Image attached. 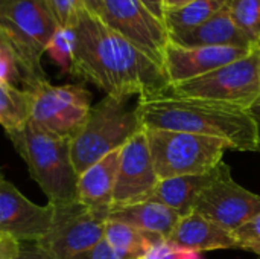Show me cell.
<instances>
[{
  "label": "cell",
  "mask_w": 260,
  "mask_h": 259,
  "mask_svg": "<svg viewBox=\"0 0 260 259\" xmlns=\"http://www.w3.org/2000/svg\"><path fill=\"white\" fill-rule=\"evenodd\" d=\"M75 37L70 76L96 85L105 96L120 101L137 96L139 101H145L171 90L160 64L87 8L75 27Z\"/></svg>",
  "instance_id": "obj_1"
},
{
  "label": "cell",
  "mask_w": 260,
  "mask_h": 259,
  "mask_svg": "<svg viewBox=\"0 0 260 259\" xmlns=\"http://www.w3.org/2000/svg\"><path fill=\"white\" fill-rule=\"evenodd\" d=\"M137 114L143 128L169 130L219 137L232 151L257 153L256 127L248 111L225 102L181 98L171 92L137 101Z\"/></svg>",
  "instance_id": "obj_2"
},
{
  "label": "cell",
  "mask_w": 260,
  "mask_h": 259,
  "mask_svg": "<svg viewBox=\"0 0 260 259\" xmlns=\"http://www.w3.org/2000/svg\"><path fill=\"white\" fill-rule=\"evenodd\" d=\"M5 134L26 163L32 180L46 194L47 203L76 198L78 172L72 162L70 139L44 133L29 122Z\"/></svg>",
  "instance_id": "obj_3"
},
{
  "label": "cell",
  "mask_w": 260,
  "mask_h": 259,
  "mask_svg": "<svg viewBox=\"0 0 260 259\" xmlns=\"http://www.w3.org/2000/svg\"><path fill=\"white\" fill-rule=\"evenodd\" d=\"M56 29L43 0H0V32L15 52L26 89L49 81L41 60Z\"/></svg>",
  "instance_id": "obj_4"
},
{
  "label": "cell",
  "mask_w": 260,
  "mask_h": 259,
  "mask_svg": "<svg viewBox=\"0 0 260 259\" xmlns=\"http://www.w3.org/2000/svg\"><path fill=\"white\" fill-rule=\"evenodd\" d=\"M142 128L136 107L128 108L126 101L105 96L91 105L84 125L70 139L72 162L78 176L110 153L120 150Z\"/></svg>",
  "instance_id": "obj_5"
},
{
  "label": "cell",
  "mask_w": 260,
  "mask_h": 259,
  "mask_svg": "<svg viewBox=\"0 0 260 259\" xmlns=\"http://www.w3.org/2000/svg\"><path fill=\"white\" fill-rule=\"evenodd\" d=\"M158 180L207 174L221 162L230 143L193 133L143 128Z\"/></svg>",
  "instance_id": "obj_6"
},
{
  "label": "cell",
  "mask_w": 260,
  "mask_h": 259,
  "mask_svg": "<svg viewBox=\"0 0 260 259\" xmlns=\"http://www.w3.org/2000/svg\"><path fill=\"white\" fill-rule=\"evenodd\" d=\"M30 92L29 124L64 139H72L84 125L91 110V92L81 84H38Z\"/></svg>",
  "instance_id": "obj_7"
},
{
  "label": "cell",
  "mask_w": 260,
  "mask_h": 259,
  "mask_svg": "<svg viewBox=\"0 0 260 259\" xmlns=\"http://www.w3.org/2000/svg\"><path fill=\"white\" fill-rule=\"evenodd\" d=\"M169 92L181 98L218 101L248 110L260 95L257 47L241 60L195 79L172 85Z\"/></svg>",
  "instance_id": "obj_8"
},
{
  "label": "cell",
  "mask_w": 260,
  "mask_h": 259,
  "mask_svg": "<svg viewBox=\"0 0 260 259\" xmlns=\"http://www.w3.org/2000/svg\"><path fill=\"white\" fill-rule=\"evenodd\" d=\"M52 206V223L38 243L53 259H70L93 247L105 237L107 221L96 217L78 198Z\"/></svg>",
  "instance_id": "obj_9"
},
{
  "label": "cell",
  "mask_w": 260,
  "mask_h": 259,
  "mask_svg": "<svg viewBox=\"0 0 260 259\" xmlns=\"http://www.w3.org/2000/svg\"><path fill=\"white\" fill-rule=\"evenodd\" d=\"M193 211L235 234L260 214V195L235 182L230 166L221 162L213 180L198 195Z\"/></svg>",
  "instance_id": "obj_10"
},
{
  "label": "cell",
  "mask_w": 260,
  "mask_h": 259,
  "mask_svg": "<svg viewBox=\"0 0 260 259\" xmlns=\"http://www.w3.org/2000/svg\"><path fill=\"white\" fill-rule=\"evenodd\" d=\"M98 15L108 27L163 67L165 49L171 41L169 31L165 21L140 0H101Z\"/></svg>",
  "instance_id": "obj_11"
},
{
  "label": "cell",
  "mask_w": 260,
  "mask_h": 259,
  "mask_svg": "<svg viewBox=\"0 0 260 259\" xmlns=\"http://www.w3.org/2000/svg\"><path fill=\"white\" fill-rule=\"evenodd\" d=\"M158 182L149 154L146 134L142 128L122 147L113 195V209L149 202Z\"/></svg>",
  "instance_id": "obj_12"
},
{
  "label": "cell",
  "mask_w": 260,
  "mask_h": 259,
  "mask_svg": "<svg viewBox=\"0 0 260 259\" xmlns=\"http://www.w3.org/2000/svg\"><path fill=\"white\" fill-rule=\"evenodd\" d=\"M52 206L30 202L0 172V234L20 243H40L52 223Z\"/></svg>",
  "instance_id": "obj_13"
},
{
  "label": "cell",
  "mask_w": 260,
  "mask_h": 259,
  "mask_svg": "<svg viewBox=\"0 0 260 259\" xmlns=\"http://www.w3.org/2000/svg\"><path fill=\"white\" fill-rule=\"evenodd\" d=\"M253 49L229 46H180L174 41L165 49L163 70L172 85L203 76L218 67L247 56Z\"/></svg>",
  "instance_id": "obj_14"
},
{
  "label": "cell",
  "mask_w": 260,
  "mask_h": 259,
  "mask_svg": "<svg viewBox=\"0 0 260 259\" xmlns=\"http://www.w3.org/2000/svg\"><path fill=\"white\" fill-rule=\"evenodd\" d=\"M120 150H116L78 176L76 198L96 217L108 221L113 211V195L120 162Z\"/></svg>",
  "instance_id": "obj_15"
},
{
  "label": "cell",
  "mask_w": 260,
  "mask_h": 259,
  "mask_svg": "<svg viewBox=\"0 0 260 259\" xmlns=\"http://www.w3.org/2000/svg\"><path fill=\"white\" fill-rule=\"evenodd\" d=\"M166 241L175 247L197 253L239 249L235 234L225 231L195 211L180 218L178 224Z\"/></svg>",
  "instance_id": "obj_16"
},
{
  "label": "cell",
  "mask_w": 260,
  "mask_h": 259,
  "mask_svg": "<svg viewBox=\"0 0 260 259\" xmlns=\"http://www.w3.org/2000/svg\"><path fill=\"white\" fill-rule=\"evenodd\" d=\"M171 41L187 47H195V46H229V47H242V49L256 47L251 43V40L233 21L229 11V5L224 6L219 12H216L203 24L187 32L172 35Z\"/></svg>",
  "instance_id": "obj_17"
},
{
  "label": "cell",
  "mask_w": 260,
  "mask_h": 259,
  "mask_svg": "<svg viewBox=\"0 0 260 259\" xmlns=\"http://www.w3.org/2000/svg\"><path fill=\"white\" fill-rule=\"evenodd\" d=\"M181 215L157 202H143L131 206L113 209L108 220L120 221L142 232L157 235L165 241L171 237Z\"/></svg>",
  "instance_id": "obj_18"
},
{
  "label": "cell",
  "mask_w": 260,
  "mask_h": 259,
  "mask_svg": "<svg viewBox=\"0 0 260 259\" xmlns=\"http://www.w3.org/2000/svg\"><path fill=\"white\" fill-rule=\"evenodd\" d=\"M216 168L207 174L181 176V177L160 180L151 197V202L161 203L177 211L181 217L190 214L193 211V206L201 191L213 180Z\"/></svg>",
  "instance_id": "obj_19"
},
{
  "label": "cell",
  "mask_w": 260,
  "mask_h": 259,
  "mask_svg": "<svg viewBox=\"0 0 260 259\" xmlns=\"http://www.w3.org/2000/svg\"><path fill=\"white\" fill-rule=\"evenodd\" d=\"M108 244L120 259H146L151 250L165 240L142 232L120 221L108 220L105 224V237Z\"/></svg>",
  "instance_id": "obj_20"
},
{
  "label": "cell",
  "mask_w": 260,
  "mask_h": 259,
  "mask_svg": "<svg viewBox=\"0 0 260 259\" xmlns=\"http://www.w3.org/2000/svg\"><path fill=\"white\" fill-rule=\"evenodd\" d=\"M230 0H195L183 8L165 11L163 21L169 31V37L187 32L203 24L227 6Z\"/></svg>",
  "instance_id": "obj_21"
},
{
  "label": "cell",
  "mask_w": 260,
  "mask_h": 259,
  "mask_svg": "<svg viewBox=\"0 0 260 259\" xmlns=\"http://www.w3.org/2000/svg\"><path fill=\"white\" fill-rule=\"evenodd\" d=\"M30 118V92L0 81V125L5 133L23 128Z\"/></svg>",
  "instance_id": "obj_22"
},
{
  "label": "cell",
  "mask_w": 260,
  "mask_h": 259,
  "mask_svg": "<svg viewBox=\"0 0 260 259\" xmlns=\"http://www.w3.org/2000/svg\"><path fill=\"white\" fill-rule=\"evenodd\" d=\"M229 11L236 26L256 47L260 46V0H230Z\"/></svg>",
  "instance_id": "obj_23"
},
{
  "label": "cell",
  "mask_w": 260,
  "mask_h": 259,
  "mask_svg": "<svg viewBox=\"0 0 260 259\" xmlns=\"http://www.w3.org/2000/svg\"><path fill=\"white\" fill-rule=\"evenodd\" d=\"M75 44H76L75 29H66V27H58L47 44L46 53L61 69L62 75H70L73 55H75Z\"/></svg>",
  "instance_id": "obj_24"
},
{
  "label": "cell",
  "mask_w": 260,
  "mask_h": 259,
  "mask_svg": "<svg viewBox=\"0 0 260 259\" xmlns=\"http://www.w3.org/2000/svg\"><path fill=\"white\" fill-rule=\"evenodd\" d=\"M58 27L75 29L82 11L87 8L84 0H43Z\"/></svg>",
  "instance_id": "obj_25"
},
{
  "label": "cell",
  "mask_w": 260,
  "mask_h": 259,
  "mask_svg": "<svg viewBox=\"0 0 260 259\" xmlns=\"http://www.w3.org/2000/svg\"><path fill=\"white\" fill-rule=\"evenodd\" d=\"M0 81L17 87L18 84L24 85V78L18 60L15 56V52L2 32H0Z\"/></svg>",
  "instance_id": "obj_26"
},
{
  "label": "cell",
  "mask_w": 260,
  "mask_h": 259,
  "mask_svg": "<svg viewBox=\"0 0 260 259\" xmlns=\"http://www.w3.org/2000/svg\"><path fill=\"white\" fill-rule=\"evenodd\" d=\"M146 259H201V256L197 252L184 250L169 244L168 241H163L151 250Z\"/></svg>",
  "instance_id": "obj_27"
},
{
  "label": "cell",
  "mask_w": 260,
  "mask_h": 259,
  "mask_svg": "<svg viewBox=\"0 0 260 259\" xmlns=\"http://www.w3.org/2000/svg\"><path fill=\"white\" fill-rule=\"evenodd\" d=\"M235 237L239 243V249H244L248 244L260 241V214L245 223L241 229L235 232Z\"/></svg>",
  "instance_id": "obj_28"
},
{
  "label": "cell",
  "mask_w": 260,
  "mask_h": 259,
  "mask_svg": "<svg viewBox=\"0 0 260 259\" xmlns=\"http://www.w3.org/2000/svg\"><path fill=\"white\" fill-rule=\"evenodd\" d=\"M70 259H120L117 256V253L113 250V247L108 244V241L105 238H102L98 244H94L93 247L72 256Z\"/></svg>",
  "instance_id": "obj_29"
},
{
  "label": "cell",
  "mask_w": 260,
  "mask_h": 259,
  "mask_svg": "<svg viewBox=\"0 0 260 259\" xmlns=\"http://www.w3.org/2000/svg\"><path fill=\"white\" fill-rule=\"evenodd\" d=\"M12 259H53L38 243H21L20 253Z\"/></svg>",
  "instance_id": "obj_30"
},
{
  "label": "cell",
  "mask_w": 260,
  "mask_h": 259,
  "mask_svg": "<svg viewBox=\"0 0 260 259\" xmlns=\"http://www.w3.org/2000/svg\"><path fill=\"white\" fill-rule=\"evenodd\" d=\"M21 243L15 238L0 234V259H12L20 253Z\"/></svg>",
  "instance_id": "obj_31"
},
{
  "label": "cell",
  "mask_w": 260,
  "mask_h": 259,
  "mask_svg": "<svg viewBox=\"0 0 260 259\" xmlns=\"http://www.w3.org/2000/svg\"><path fill=\"white\" fill-rule=\"evenodd\" d=\"M250 118L253 119L254 122V127H256V137H257V153H260V95L259 98L250 105V108L247 110Z\"/></svg>",
  "instance_id": "obj_32"
},
{
  "label": "cell",
  "mask_w": 260,
  "mask_h": 259,
  "mask_svg": "<svg viewBox=\"0 0 260 259\" xmlns=\"http://www.w3.org/2000/svg\"><path fill=\"white\" fill-rule=\"evenodd\" d=\"M155 17H158L160 20H163L165 17V6H163V0H140Z\"/></svg>",
  "instance_id": "obj_33"
},
{
  "label": "cell",
  "mask_w": 260,
  "mask_h": 259,
  "mask_svg": "<svg viewBox=\"0 0 260 259\" xmlns=\"http://www.w3.org/2000/svg\"><path fill=\"white\" fill-rule=\"evenodd\" d=\"M192 2H195V0H163V6H165V11H171V9L183 8Z\"/></svg>",
  "instance_id": "obj_34"
},
{
  "label": "cell",
  "mask_w": 260,
  "mask_h": 259,
  "mask_svg": "<svg viewBox=\"0 0 260 259\" xmlns=\"http://www.w3.org/2000/svg\"><path fill=\"white\" fill-rule=\"evenodd\" d=\"M87 9H90L91 12L94 14H99V9H101V0H84Z\"/></svg>",
  "instance_id": "obj_35"
},
{
  "label": "cell",
  "mask_w": 260,
  "mask_h": 259,
  "mask_svg": "<svg viewBox=\"0 0 260 259\" xmlns=\"http://www.w3.org/2000/svg\"><path fill=\"white\" fill-rule=\"evenodd\" d=\"M244 250H248V252H251V253H256V255H259L260 256V241L259 243H253V244H248V246H245V247H244Z\"/></svg>",
  "instance_id": "obj_36"
},
{
  "label": "cell",
  "mask_w": 260,
  "mask_h": 259,
  "mask_svg": "<svg viewBox=\"0 0 260 259\" xmlns=\"http://www.w3.org/2000/svg\"><path fill=\"white\" fill-rule=\"evenodd\" d=\"M257 70H259V79H260V46H257Z\"/></svg>",
  "instance_id": "obj_37"
},
{
  "label": "cell",
  "mask_w": 260,
  "mask_h": 259,
  "mask_svg": "<svg viewBox=\"0 0 260 259\" xmlns=\"http://www.w3.org/2000/svg\"><path fill=\"white\" fill-rule=\"evenodd\" d=\"M0 172H2V168H0Z\"/></svg>",
  "instance_id": "obj_38"
}]
</instances>
